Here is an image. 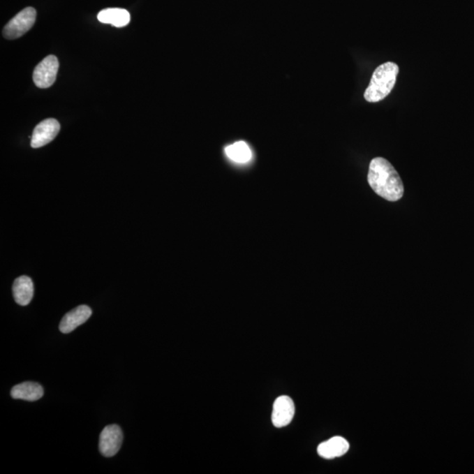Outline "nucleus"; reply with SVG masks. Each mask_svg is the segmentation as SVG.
Instances as JSON below:
<instances>
[{"mask_svg": "<svg viewBox=\"0 0 474 474\" xmlns=\"http://www.w3.org/2000/svg\"><path fill=\"white\" fill-rule=\"evenodd\" d=\"M44 390L36 382L27 381L13 387L11 397L17 400L36 401L43 398Z\"/></svg>", "mask_w": 474, "mask_h": 474, "instance_id": "9d476101", "label": "nucleus"}, {"mask_svg": "<svg viewBox=\"0 0 474 474\" xmlns=\"http://www.w3.org/2000/svg\"><path fill=\"white\" fill-rule=\"evenodd\" d=\"M399 74V66L393 62H387L377 67L371 78L369 87L364 91V97L370 103L383 101L393 91Z\"/></svg>", "mask_w": 474, "mask_h": 474, "instance_id": "f03ea898", "label": "nucleus"}, {"mask_svg": "<svg viewBox=\"0 0 474 474\" xmlns=\"http://www.w3.org/2000/svg\"><path fill=\"white\" fill-rule=\"evenodd\" d=\"M59 69V62L57 57L51 56L44 58L34 71L33 80L37 87L46 89L53 85L57 80Z\"/></svg>", "mask_w": 474, "mask_h": 474, "instance_id": "20e7f679", "label": "nucleus"}, {"mask_svg": "<svg viewBox=\"0 0 474 474\" xmlns=\"http://www.w3.org/2000/svg\"><path fill=\"white\" fill-rule=\"evenodd\" d=\"M124 441V433L120 426L108 425L102 431L98 448L102 455L110 458L117 454Z\"/></svg>", "mask_w": 474, "mask_h": 474, "instance_id": "39448f33", "label": "nucleus"}, {"mask_svg": "<svg viewBox=\"0 0 474 474\" xmlns=\"http://www.w3.org/2000/svg\"><path fill=\"white\" fill-rule=\"evenodd\" d=\"M36 20L35 8H27L20 11L6 24L3 29V36L8 40L18 39L32 29Z\"/></svg>", "mask_w": 474, "mask_h": 474, "instance_id": "7ed1b4c3", "label": "nucleus"}, {"mask_svg": "<svg viewBox=\"0 0 474 474\" xmlns=\"http://www.w3.org/2000/svg\"><path fill=\"white\" fill-rule=\"evenodd\" d=\"M91 313V309L87 305L77 306L63 317L59 325L60 332L64 334L73 332L90 318Z\"/></svg>", "mask_w": 474, "mask_h": 474, "instance_id": "6e6552de", "label": "nucleus"}, {"mask_svg": "<svg viewBox=\"0 0 474 474\" xmlns=\"http://www.w3.org/2000/svg\"><path fill=\"white\" fill-rule=\"evenodd\" d=\"M367 179L374 192L385 200L397 201L403 196L404 186L401 177L387 159L371 160Z\"/></svg>", "mask_w": 474, "mask_h": 474, "instance_id": "f257e3e1", "label": "nucleus"}, {"mask_svg": "<svg viewBox=\"0 0 474 474\" xmlns=\"http://www.w3.org/2000/svg\"><path fill=\"white\" fill-rule=\"evenodd\" d=\"M13 297L20 306H27L31 302L34 296L32 279L27 276L17 278L13 286Z\"/></svg>", "mask_w": 474, "mask_h": 474, "instance_id": "9b49d317", "label": "nucleus"}, {"mask_svg": "<svg viewBox=\"0 0 474 474\" xmlns=\"http://www.w3.org/2000/svg\"><path fill=\"white\" fill-rule=\"evenodd\" d=\"M295 414V402L289 397L282 395L276 399L272 409V421L276 428L288 426Z\"/></svg>", "mask_w": 474, "mask_h": 474, "instance_id": "0eeeda50", "label": "nucleus"}, {"mask_svg": "<svg viewBox=\"0 0 474 474\" xmlns=\"http://www.w3.org/2000/svg\"><path fill=\"white\" fill-rule=\"evenodd\" d=\"M349 448V443L346 438L342 436H334L328 441L320 443L317 448V452L323 459H332L346 454Z\"/></svg>", "mask_w": 474, "mask_h": 474, "instance_id": "1a4fd4ad", "label": "nucleus"}, {"mask_svg": "<svg viewBox=\"0 0 474 474\" xmlns=\"http://www.w3.org/2000/svg\"><path fill=\"white\" fill-rule=\"evenodd\" d=\"M98 22L109 24L116 27H124L131 22V13L121 8H108L102 10L98 15Z\"/></svg>", "mask_w": 474, "mask_h": 474, "instance_id": "ddd939ff", "label": "nucleus"}, {"mask_svg": "<svg viewBox=\"0 0 474 474\" xmlns=\"http://www.w3.org/2000/svg\"><path fill=\"white\" fill-rule=\"evenodd\" d=\"M61 126L56 119H47L40 122L34 129L31 138V147L34 149L42 148L49 145L57 138Z\"/></svg>", "mask_w": 474, "mask_h": 474, "instance_id": "423d86ee", "label": "nucleus"}, {"mask_svg": "<svg viewBox=\"0 0 474 474\" xmlns=\"http://www.w3.org/2000/svg\"><path fill=\"white\" fill-rule=\"evenodd\" d=\"M224 151L227 158L237 165L250 163L253 158L251 146L244 141L235 142L228 145Z\"/></svg>", "mask_w": 474, "mask_h": 474, "instance_id": "f8f14e48", "label": "nucleus"}]
</instances>
